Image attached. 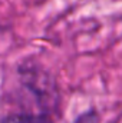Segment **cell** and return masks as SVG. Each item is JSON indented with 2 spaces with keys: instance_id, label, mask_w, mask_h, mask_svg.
<instances>
[{
  "instance_id": "1",
  "label": "cell",
  "mask_w": 122,
  "mask_h": 123,
  "mask_svg": "<svg viewBox=\"0 0 122 123\" xmlns=\"http://www.w3.org/2000/svg\"><path fill=\"white\" fill-rule=\"evenodd\" d=\"M1 123H53V120L46 115H30V113H20L12 115L3 119Z\"/></svg>"
}]
</instances>
